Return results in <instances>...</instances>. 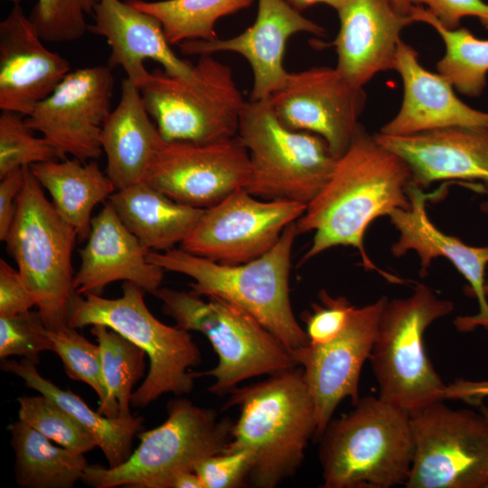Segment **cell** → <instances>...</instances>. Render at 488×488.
Here are the masks:
<instances>
[{
    "label": "cell",
    "instance_id": "cell-44",
    "mask_svg": "<svg viewBox=\"0 0 488 488\" xmlns=\"http://www.w3.org/2000/svg\"><path fill=\"white\" fill-rule=\"evenodd\" d=\"M488 398V380H472L457 379L446 385V399L464 400L480 406Z\"/></svg>",
    "mask_w": 488,
    "mask_h": 488
},
{
    "label": "cell",
    "instance_id": "cell-7",
    "mask_svg": "<svg viewBox=\"0 0 488 488\" xmlns=\"http://www.w3.org/2000/svg\"><path fill=\"white\" fill-rule=\"evenodd\" d=\"M233 423L212 408L174 399L165 421L139 433L140 443L127 461L108 468L89 465L81 481L94 488H172L180 474L194 472L200 462L225 450Z\"/></svg>",
    "mask_w": 488,
    "mask_h": 488
},
{
    "label": "cell",
    "instance_id": "cell-32",
    "mask_svg": "<svg viewBox=\"0 0 488 488\" xmlns=\"http://www.w3.org/2000/svg\"><path fill=\"white\" fill-rule=\"evenodd\" d=\"M99 347L106 400L98 412L108 418H128L134 385L143 377L145 352L131 341L104 325L90 329Z\"/></svg>",
    "mask_w": 488,
    "mask_h": 488
},
{
    "label": "cell",
    "instance_id": "cell-50",
    "mask_svg": "<svg viewBox=\"0 0 488 488\" xmlns=\"http://www.w3.org/2000/svg\"><path fill=\"white\" fill-rule=\"evenodd\" d=\"M484 290H485L486 296H488V280L485 281Z\"/></svg>",
    "mask_w": 488,
    "mask_h": 488
},
{
    "label": "cell",
    "instance_id": "cell-43",
    "mask_svg": "<svg viewBox=\"0 0 488 488\" xmlns=\"http://www.w3.org/2000/svg\"><path fill=\"white\" fill-rule=\"evenodd\" d=\"M0 179V240L5 241L15 215L16 199L24 182V169L16 168Z\"/></svg>",
    "mask_w": 488,
    "mask_h": 488
},
{
    "label": "cell",
    "instance_id": "cell-28",
    "mask_svg": "<svg viewBox=\"0 0 488 488\" xmlns=\"http://www.w3.org/2000/svg\"><path fill=\"white\" fill-rule=\"evenodd\" d=\"M30 169L48 191L60 216L75 229L79 238L88 239L94 207L117 191L99 164L66 158L34 164Z\"/></svg>",
    "mask_w": 488,
    "mask_h": 488
},
{
    "label": "cell",
    "instance_id": "cell-13",
    "mask_svg": "<svg viewBox=\"0 0 488 488\" xmlns=\"http://www.w3.org/2000/svg\"><path fill=\"white\" fill-rule=\"evenodd\" d=\"M306 207L291 201H260L241 188L205 209L182 249L222 264L246 263L270 250Z\"/></svg>",
    "mask_w": 488,
    "mask_h": 488
},
{
    "label": "cell",
    "instance_id": "cell-21",
    "mask_svg": "<svg viewBox=\"0 0 488 488\" xmlns=\"http://www.w3.org/2000/svg\"><path fill=\"white\" fill-rule=\"evenodd\" d=\"M340 29L333 45L337 70L363 88L375 75L394 70L402 30L415 23L392 0H347L337 10Z\"/></svg>",
    "mask_w": 488,
    "mask_h": 488
},
{
    "label": "cell",
    "instance_id": "cell-18",
    "mask_svg": "<svg viewBox=\"0 0 488 488\" xmlns=\"http://www.w3.org/2000/svg\"><path fill=\"white\" fill-rule=\"evenodd\" d=\"M298 33L324 36L325 30L303 16L286 0H258L255 22L241 33L228 39L190 40L179 44L185 55H211L232 52L243 56L254 76L250 100L268 99L285 83L288 72L283 65L288 39Z\"/></svg>",
    "mask_w": 488,
    "mask_h": 488
},
{
    "label": "cell",
    "instance_id": "cell-34",
    "mask_svg": "<svg viewBox=\"0 0 488 488\" xmlns=\"http://www.w3.org/2000/svg\"><path fill=\"white\" fill-rule=\"evenodd\" d=\"M18 402V419L61 446L79 454L98 446L94 436L80 423L45 396H23Z\"/></svg>",
    "mask_w": 488,
    "mask_h": 488
},
{
    "label": "cell",
    "instance_id": "cell-48",
    "mask_svg": "<svg viewBox=\"0 0 488 488\" xmlns=\"http://www.w3.org/2000/svg\"><path fill=\"white\" fill-rule=\"evenodd\" d=\"M479 191L482 192L485 196V199L481 202L479 209L483 213L488 214V183H483L479 187Z\"/></svg>",
    "mask_w": 488,
    "mask_h": 488
},
{
    "label": "cell",
    "instance_id": "cell-23",
    "mask_svg": "<svg viewBox=\"0 0 488 488\" xmlns=\"http://www.w3.org/2000/svg\"><path fill=\"white\" fill-rule=\"evenodd\" d=\"M150 251L124 225L108 201L92 218L88 241L79 251L75 293L101 295L106 286L122 280L154 294L161 287L165 270L148 260Z\"/></svg>",
    "mask_w": 488,
    "mask_h": 488
},
{
    "label": "cell",
    "instance_id": "cell-51",
    "mask_svg": "<svg viewBox=\"0 0 488 488\" xmlns=\"http://www.w3.org/2000/svg\"><path fill=\"white\" fill-rule=\"evenodd\" d=\"M7 1H10V2L14 3V5H19V3H20L22 0H7Z\"/></svg>",
    "mask_w": 488,
    "mask_h": 488
},
{
    "label": "cell",
    "instance_id": "cell-3",
    "mask_svg": "<svg viewBox=\"0 0 488 488\" xmlns=\"http://www.w3.org/2000/svg\"><path fill=\"white\" fill-rule=\"evenodd\" d=\"M297 235L294 221L270 250L237 265L219 263L183 249L150 251L147 258L164 270L191 277L192 293L221 298L245 310L293 352L309 344L289 296L291 254Z\"/></svg>",
    "mask_w": 488,
    "mask_h": 488
},
{
    "label": "cell",
    "instance_id": "cell-40",
    "mask_svg": "<svg viewBox=\"0 0 488 488\" xmlns=\"http://www.w3.org/2000/svg\"><path fill=\"white\" fill-rule=\"evenodd\" d=\"M252 464L248 450L223 451L200 462L194 472L204 488H237L248 483Z\"/></svg>",
    "mask_w": 488,
    "mask_h": 488
},
{
    "label": "cell",
    "instance_id": "cell-10",
    "mask_svg": "<svg viewBox=\"0 0 488 488\" xmlns=\"http://www.w3.org/2000/svg\"><path fill=\"white\" fill-rule=\"evenodd\" d=\"M237 136L249 155L245 189L265 200L307 205L326 185L338 159L319 135L283 126L269 99L246 101Z\"/></svg>",
    "mask_w": 488,
    "mask_h": 488
},
{
    "label": "cell",
    "instance_id": "cell-39",
    "mask_svg": "<svg viewBox=\"0 0 488 488\" xmlns=\"http://www.w3.org/2000/svg\"><path fill=\"white\" fill-rule=\"evenodd\" d=\"M318 298L320 303L313 304L312 312L302 315L311 345L325 344L335 339L345 328L355 307L346 297H333L324 289L319 292Z\"/></svg>",
    "mask_w": 488,
    "mask_h": 488
},
{
    "label": "cell",
    "instance_id": "cell-5",
    "mask_svg": "<svg viewBox=\"0 0 488 488\" xmlns=\"http://www.w3.org/2000/svg\"><path fill=\"white\" fill-rule=\"evenodd\" d=\"M144 292L136 284L126 281L118 298L74 293L67 314L70 327L104 324L145 352L149 370L132 394L131 405L135 408H144L165 393H190L195 376L189 369L202 361L201 352L189 332L160 322L147 308Z\"/></svg>",
    "mask_w": 488,
    "mask_h": 488
},
{
    "label": "cell",
    "instance_id": "cell-46",
    "mask_svg": "<svg viewBox=\"0 0 488 488\" xmlns=\"http://www.w3.org/2000/svg\"><path fill=\"white\" fill-rule=\"evenodd\" d=\"M289 5H291L295 9L301 12L307 7L317 4H325L329 6L334 8L336 11L339 10L347 0H286Z\"/></svg>",
    "mask_w": 488,
    "mask_h": 488
},
{
    "label": "cell",
    "instance_id": "cell-8",
    "mask_svg": "<svg viewBox=\"0 0 488 488\" xmlns=\"http://www.w3.org/2000/svg\"><path fill=\"white\" fill-rule=\"evenodd\" d=\"M23 169V185L4 242L34 295L45 325L58 331L68 326V307L75 293L71 256L79 237L47 200L30 166Z\"/></svg>",
    "mask_w": 488,
    "mask_h": 488
},
{
    "label": "cell",
    "instance_id": "cell-27",
    "mask_svg": "<svg viewBox=\"0 0 488 488\" xmlns=\"http://www.w3.org/2000/svg\"><path fill=\"white\" fill-rule=\"evenodd\" d=\"M108 200L124 225L151 251L182 243L205 211L175 202L144 181L117 190Z\"/></svg>",
    "mask_w": 488,
    "mask_h": 488
},
{
    "label": "cell",
    "instance_id": "cell-15",
    "mask_svg": "<svg viewBox=\"0 0 488 488\" xmlns=\"http://www.w3.org/2000/svg\"><path fill=\"white\" fill-rule=\"evenodd\" d=\"M249 172L238 136L205 144L163 139L144 182L175 202L206 209L245 189Z\"/></svg>",
    "mask_w": 488,
    "mask_h": 488
},
{
    "label": "cell",
    "instance_id": "cell-9",
    "mask_svg": "<svg viewBox=\"0 0 488 488\" xmlns=\"http://www.w3.org/2000/svg\"><path fill=\"white\" fill-rule=\"evenodd\" d=\"M454 309L451 301L418 284L403 299L387 300L370 361L379 397L411 413L445 400L446 384L436 372L424 346V333Z\"/></svg>",
    "mask_w": 488,
    "mask_h": 488
},
{
    "label": "cell",
    "instance_id": "cell-25",
    "mask_svg": "<svg viewBox=\"0 0 488 488\" xmlns=\"http://www.w3.org/2000/svg\"><path fill=\"white\" fill-rule=\"evenodd\" d=\"M394 70L402 80V101L380 133L401 136L451 127H488V112L460 99L451 83L423 67L418 52L402 40Z\"/></svg>",
    "mask_w": 488,
    "mask_h": 488
},
{
    "label": "cell",
    "instance_id": "cell-41",
    "mask_svg": "<svg viewBox=\"0 0 488 488\" xmlns=\"http://www.w3.org/2000/svg\"><path fill=\"white\" fill-rule=\"evenodd\" d=\"M412 5L425 7L446 29L460 27L462 19L477 18L488 30V3L483 0H409Z\"/></svg>",
    "mask_w": 488,
    "mask_h": 488
},
{
    "label": "cell",
    "instance_id": "cell-38",
    "mask_svg": "<svg viewBox=\"0 0 488 488\" xmlns=\"http://www.w3.org/2000/svg\"><path fill=\"white\" fill-rule=\"evenodd\" d=\"M49 329L38 311L0 316V358L22 356L37 364L42 352L52 351Z\"/></svg>",
    "mask_w": 488,
    "mask_h": 488
},
{
    "label": "cell",
    "instance_id": "cell-14",
    "mask_svg": "<svg viewBox=\"0 0 488 488\" xmlns=\"http://www.w3.org/2000/svg\"><path fill=\"white\" fill-rule=\"evenodd\" d=\"M114 87L108 66L70 70L25 117V122L52 145L59 159L67 155L81 162L98 159L103 153L100 135L112 110Z\"/></svg>",
    "mask_w": 488,
    "mask_h": 488
},
{
    "label": "cell",
    "instance_id": "cell-45",
    "mask_svg": "<svg viewBox=\"0 0 488 488\" xmlns=\"http://www.w3.org/2000/svg\"><path fill=\"white\" fill-rule=\"evenodd\" d=\"M172 488H204L201 478L195 472L180 474L173 482Z\"/></svg>",
    "mask_w": 488,
    "mask_h": 488
},
{
    "label": "cell",
    "instance_id": "cell-20",
    "mask_svg": "<svg viewBox=\"0 0 488 488\" xmlns=\"http://www.w3.org/2000/svg\"><path fill=\"white\" fill-rule=\"evenodd\" d=\"M19 5L0 23V108L29 116L70 71Z\"/></svg>",
    "mask_w": 488,
    "mask_h": 488
},
{
    "label": "cell",
    "instance_id": "cell-37",
    "mask_svg": "<svg viewBox=\"0 0 488 488\" xmlns=\"http://www.w3.org/2000/svg\"><path fill=\"white\" fill-rule=\"evenodd\" d=\"M53 345L52 352L61 358L69 378L85 382L97 393L99 405L106 400L99 347L80 334L75 328L67 326L58 331L49 330Z\"/></svg>",
    "mask_w": 488,
    "mask_h": 488
},
{
    "label": "cell",
    "instance_id": "cell-11",
    "mask_svg": "<svg viewBox=\"0 0 488 488\" xmlns=\"http://www.w3.org/2000/svg\"><path fill=\"white\" fill-rule=\"evenodd\" d=\"M194 70L184 80L155 70L139 88L162 138L205 144L237 136L246 100L231 69L202 55Z\"/></svg>",
    "mask_w": 488,
    "mask_h": 488
},
{
    "label": "cell",
    "instance_id": "cell-29",
    "mask_svg": "<svg viewBox=\"0 0 488 488\" xmlns=\"http://www.w3.org/2000/svg\"><path fill=\"white\" fill-rule=\"evenodd\" d=\"M1 369L22 379L27 387L55 402L80 423L96 439L109 467L123 464L131 455L133 439L142 428V417L108 418L94 411L70 389H62L43 378L36 364L28 359H4Z\"/></svg>",
    "mask_w": 488,
    "mask_h": 488
},
{
    "label": "cell",
    "instance_id": "cell-47",
    "mask_svg": "<svg viewBox=\"0 0 488 488\" xmlns=\"http://www.w3.org/2000/svg\"><path fill=\"white\" fill-rule=\"evenodd\" d=\"M397 9L404 14L409 15L412 5L409 0H392Z\"/></svg>",
    "mask_w": 488,
    "mask_h": 488
},
{
    "label": "cell",
    "instance_id": "cell-49",
    "mask_svg": "<svg viewBox=\"0 0 488 488\" xmlns=\"http://www.w3.org/2000/svg\"><path fill=\"white\" fill-rule=\"evenodd\" d=\"M480 407V412L485 418L487 424H488V407L483 405V403L479 406Z\"/></svg>",
    "mask_w": 488,
    "mask_h": 488
},
{
    "label": "cell",
    "instance_id": "cell-19",
    "mask_svg": "<svg viewBox=\"0 0 488 488\" xmlns=\"http://www.w3.org/2000/svg\"><path fill=\"white\" fill-rule=\"evenodd\" d=\"M408 194L410 207L397 209L389 216L390 222L399 232V239L391 246V253L399 258L409 250L420 258L422 276H425L433 259L447 258L466 279L469 295L478 303V312L470 316H458L455 320L456 329L462 333L472 332L479 326L488 330V300L485 294V268L488 264V246L474 247L460 239L446 234L429 220L426 202L432 194H426L418 186L409 183Z\"/></svg>",
    "mask_w": 488,
    "mask_h": 488
},
{
    "label": "cell",
    "instance_id": "cell-2",
    "mask_svg": "<svg viewBox=\"0 0 488 488\" xmlns=\"http://www.w3.org/2000/svg\"><path fill=\"white\" fill-rule=\"evenodd\" d=\"M296 367L228 394L225 408L237 407L239 416L224 451L252 454L248 483L254 487L274 488L294 476L316 435L314 404L302 369Z\"/></svg>",
    "mask_w": 488,
    "mask_h": 488
},
{
    "label": "cell",
    "instance_id": "cell-12",
    "mask_svg": "<svg viewBox=\"0 0 488 488\" xmlns=\"http://www.w3.org/2000/svg\"><path fill=\"white\" fill-rule=\"evenodd\" d=\"M409 416L414 456L406 487H486L488 424L480 411L437 401Z\"/></svg>",
    "mask_w": 488,
    "mask_h": 488
},
{
    "label": "cell",
    "instance_id": "cell-17",
    "mask_svg": "<svg viewBox=\"0 0 488 488\" xmlns=\"http://www.w3.org/2000/svg\"><path fill=\"white\" fill-rule=\"evenodd\" d=\"M388 298L352 310L343 331L322 345L307 344L291 352L312 396L316 435L322 436L334 410L346 398L355 405L360 398L362 366L370 358L382 310Z\"/></svg>",
    "mask_w": 488,
    "mask_h": 488
},
{
    "label": "cell",
    "instance_id": "cell-6",
    "mask_svg": "<svg viewBox=\"0 0 488 488\" xmlns=\"http://www.w3.org/2000/svg\"><path fill=\"white\" fill-rule=\"evenodd\" d=\"M163 313L178 327L202 333L218 356L217 365L195 378L214 379L208 391L228 395L246 380L272 375L296 367L291 352L255 317L240 307L217 297L192 291L160 287L154 294Z\"/></svg>",
    "mask_w": 488,
    "mask_h": 488
},
{
    "label": "cell",
    "instance_id": "cell-1",
    "mask_svg": "<svg viewBox=\"0 0 488 488\" xmlns=\"http://www.w3.org/2000/svg\"><path fill=\"white\" fill-rule=\"evenodd\" d=\"M410 182L411 173L403 159L360 125L348 149L337 159L328 183L296 221L298 234L314 232L299 265L331 248L349 246L359 251L366 269L399 282L371 260L363 239L374 220L410 207Z\"/></svg>",
    "mask_w": 488,
    "mask_h": 488
},
{
    "label": "cell",
    "instance_id": "cell-52",
    "mask_svg": "<svg viewBox=\"0 0 488 488\" xmlns=\"http://www.w3.org/2000/svg\"><path fill=\"white\" fill-rule=\"evenodd\" d=\"M485 488H488V483H487V485H486V487H485Z\"/></svg>",
    "mask_w": 488,
    "mask_h": 488
},
{
    "label": "cell",
    "instance_id": "cell-16",
    "mask_svg": "<svg viewBox=\"0 0 488 488\" xmlns=\"http://www.w3.org/2000/svg\"><path fill=\"white\" fill-rule=\"evenodd\" d=\"M268 99L283 126L319 135L339 158L361 125L367 97L363 88L352 85L336 68L320 66L288 72Z\"/></svg>",
    "mask_w": 488,
    "mask_h": 488
},
{
    "label": "cell",
    "instance_id": "cell-24",
    "mask_svg": "<svg viewBox=\"0 0 488 488\" xmlns=\"http://www.w3.org/2000/svg\"><path fill=\"white\" fill-rule=\"evenodd\" d=\"M93 15L94 23L89 31L104 37L109 45L108 67L120 66L127 79L138 88L150 74L144 64L148 59L160 63L171 76L184 80L194 77V65L173 52L155 16L120 0H100Z\"/></svg>",
    "mask_w": 488,
    "mask_h": 488
},
{
    "label": "cell",
    "instance_id": "cell-4",
    "mask_svg": "<svg viewBox=\"0 0 488 488\" xmlns=\"http://www.w3.org/2000/svg\"><path fill=\"white\" fill-rule=\"evenodd\" d=\"M324 488H389L406 484L414 456L409 413L365 396L331 420L320 436Z\"/></svg>",
    "mask_w": 488,
    "mask_h": 488
},
{
    "label": "cell",
    "instance_id": "cell-42",
    "mask_svg": "<svg viewBox=\"0 0 488 488\" xmlns=\"http://www.w3.org/2000/svg\"><path fill=\"white\" fill-rule=\"evenodd\" d=\"M37 300L23 282L18 269L0 259V316L25 313Z\"/></svg>",
    "mask_w": 488,
    "mask_h": 488
},
{
    "label": "cell",
    "instance_id": "cell-31",
    "mask_svg": "<svg viewBox=\"0 0 488 488\" xmlns=\"http://www.w3.org/2000/svg\"><path fill=\"white\" fill-rule=\"evenodd\" d=\"M409 15L414 22L433 27L445 44V53L436 63V70L458 92L479 97L486 86L488 74V40L475 37L459 27L449 30L421 5H412Z\"/></svg>",
    "mask_w": 488,
    "mask_h": 488
},
{
    "label": "cell",
    "instance_id": "cell-30",
    "mask_svg": "<svg viewBox=\"0 0 488 488\" xmlns=\"http://www.w3.org/2000/svg\"><path fill=\"white\" fill-rule=\"evenodd\" d=\"M15 455V481L23 488H71L89 466L84 454L52 440L18 419L8 426Z\"/></svg>",
    "mask_w": 488,
    "mask_h": 488
},
{
    "label": "cell",
    "instance_id": "cell-36",
    "mask_svg": "<svg viewBox=\"0 0 488 488\" xmlns=\"http://www.w3.org/2000/svg\"><path fill=\"white\" fill-rule=\"evenodd\" d=\"M100 0H37L30 19L41 38L49 42L80 39L89 31L87 17Z\"/></svg>",
    "mask_w": 488,
    "mask_h": 488
},
{
    "label": "cell",
    "instance_id": "cell-33",
    "mask_svg": "<svg viewBox=\"0 0 488 488\" xmlns=\"http://www.w3.org/2000/svg\"><path fill=\"white\" fill-rule=\"evenodd\" d=\"M254 0H127L159 20L170 44L217 38L219 19L248 8Z\"/></svg>",
    "mask_w": 488,
    "mask_h": 488
},
{
    "label": "cell",
    "instance_id": "cell-26",
    "mask_svg": "<svg viewBox=\"0 0 488 488\" xmlns=\"http://www.w3.org/2000/svg\"><path fill=\"white\" fill-rule=\"evenodd\" d=\"M162 141L139 88L126 78L121 84L120 99L100 135L107 156L105 173L117 190L144 181Z\"/></svg>",
    "mask_w": 488,
    "mask_h": 488
},
{
    "label": "cell",
    "instance_id": "cell-35",
    "mask_svg": "<svg viewBox=\"0 0 488 488\" xmlns=\"http://www.w3.org/2000/svg\"><path fill=\"white\" fill-rule=\"evenodd\" d=\"M59 159L43 137H37L22 114L2 110L0 115V178L11 171Z\"/></svg>",
    "mask_w": 488,
    "mask_h": 488
},
{
    "label": "cell",
    "instance_id": "cell-22",
    "mask_svg": "<svg viewBox=\"0 0 488 488\" xmlns=\"http://www.w3.org/2000/svg\"><path fill=\"white\" fill-rule=\"evenodd\" d=\"M376 140L408 164L419 188L445 180L488 183V127H451Z\"/></svg>",
    "mask_w": 488,
    "mask_h": 488
}]
</instances>
